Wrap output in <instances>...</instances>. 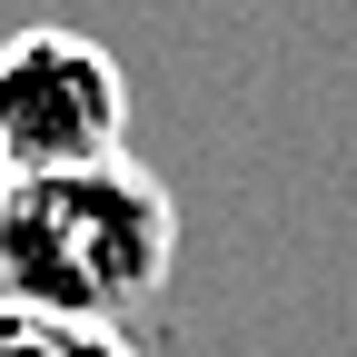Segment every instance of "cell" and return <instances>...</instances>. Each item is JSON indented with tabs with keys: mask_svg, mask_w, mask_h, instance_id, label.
Wrapping results in <instances>:
<instances>
[{
	"mask_svg": "<svg viewBox=\"0 0 357 357\" xmlns=\"http://www.w3.org/2000/svg\"><path fill=\"white\" fill-rule=\"evenodd\" d=\"M178 268V199L139 159L0 178V307L119 328Z\"/></svg>",
	"mask_w": 357,
	"mask_h": 357,
	"instance_id": "6da1fadb",
	"label": "cell"
},
{
	"mask_svg": "<svg viewBox=\"0 0 357 357\" xmlns=\"http://www.w3.org/2000/svg\"><path fill=\"white\" fill-rule=\"evenodd\" d=\"M129 159V70L89 30L30 20L0 40V178Z\"/></svg>",
	"mask_w": 357,
	"mask_h": 357,
	"instance_id": "7a4b0ae2",
	"label": "cell"
},
{
	"mask_svg": "<svg viewBox=\"0 0 357 357\" xmlns=\"http://www.w3.org/2000/svg\"><path fill=\"white\" fill-rule=\"evenodd\" d=\"M0 357H139L119 328L89 318H40V307H0Z\"/></svg>",
	"mask_w": 357,
	"mask_h": 357,
	"instance_id": "3957f363",
	"label": "cell"
}]
</instances>
